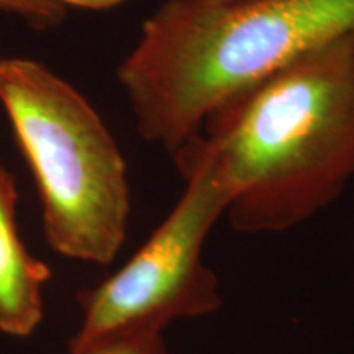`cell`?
Wrapping results in <instances>:
<instances>
[{
	"label": "cell",
	"instance_id": "9",
	"mask_svg": "<svg viewBox=\"0 0 354 354\" xmlns=\"http://www.w3.org/2000/svg\"><path fill=\"white\" fill-rule=\"evenodd\" d=\"M6 172H7V171H6V169H3V167H0V177H2L3 174H6Z\"/></svg>",
	"mask_w": 354,
	"mask_h": 354
},
{
	"label": "cell",
	"instance_id": "5",
	"mask_svg": "<svg viewBox=\"0 0 354 354\" xmlns=\"http://www.w3.org/2000/svg\"><path fill=\"white\" fill-rule=\"evenodd\" d=\"M17 184L0 177V331L13 338L33 335L44 317V286L51 269L28 253L17 227Z\"/></svg>",
	"mask_w": 354,
	"mask_h": 354
},
{
	"label": "cell",
	"instance_id": "6",
	"mask_svg": "<svg viewBox=\"0 0 354 354\" xmlns=\"http://www.w3.org/2000/svg\"><path fill=\"white\" fill-rule=\"evenodd\" d=\"M0 10L19 15L39 30L59 25L66 15V8L55 0H0Z\"/></svg>",
	"mask_w": 354,
	"mask_h": 354
},
{
	"label": "cell",
	"instance_id": "7",
	"mask_svg": "<svg viewBox=\"0 0 354 354\" xmlns=\"http://www.w3.org/2000/svg\"><path fill=\"white\" fill-rule=\"evenodd\" d=\"M77 354H169L165 335H140L113 339Z\"/></svg>",
	"mask_w": 354,
	"mask_h": 354
},
{
	"label": "cell",
	"instance_id": "3",
	"mask_svg": "<svg viewBox=\"0 0 354 354\" xmlns=\"http://www.w3.org/2000/svg\"><path fill=\"white\" fill-rule=\"evenodd\" d=\"M0 102L37 184L48 245L81 263H112L131 202L125 159L100 115L69 82L24 57H0Z\"/></svg>",
	"mask_w": 354,
	"mask_h": 354
},
{
	"label": "cell",
	"instance_id": "4",
	"mask_svg": "<svg viewBox=\"0 0 354 354\" xmlns=\"http://www.w3.org/2000/svg\"><path fill=\"white\" fill-rule=\"evenodd\" d=\"M172 158L185 183L183 196L117 272L77 292L82 317L69 354L128 336L165 335L172 322L214 315L223 305L203 248L227 215L228 183L198 135Z\"/></svg>",
	"mask_w": 354,
	"mask_h": 354
},
{
	"label": "cell",
	"instance_id": "10",
	"mask_svg": "<svg viewBox=\"0 0 354 354\" xmlns=\"http://www.w3.org/2000/svg\"><path fill=\"white\" fill-rule=\"evenodd\" d=\"M353 248H354V245H353Z\"/></svg>",
	"mask_w": 354,
	"mask_h": 354
},
{
	"label": "cell",
	"instance_id": "8",
	"mask_svg": "<svg viewBox=\"0 0 354 354\" xmlns=\"http://www.w3.org/2000/svg\"><path fill=\"white\" fill-rule=\"evenodd\" d=\"M56 3L63 6L64 8L71 7H79V8H87V10H105V8H112L115 6H120L125 0H55Z\"/></svg>",
	"mask_w": 354,
	"mask_h": 354
},
{
	"label": "cell",
	"instance_id": "1",
	"mask_svg": "<svg viewBox=\"0 0 354 354\" xmlns=\"http://www.w3.org/2000/svg\"><path fill=\"white\" fill-rule=\"evenodd\" d=\"M197 135L238 233L289 232L326 210L354 179V33L223 102Z\"/></svg>",
	"mask_w": 354,
	"mask_h": 354
},
{
	"label": "cell",
	"instance_id": "2",
	"mask_svg": "<svg viewBox=\"0 0 354 354\" xmlns=\"http://www.w3.org/2000/svg\"><path fill=\"white\" fill-rule=\"evenodd\" d=\"M354 33V0H166L118 68L141 138L172 154L207 117Z\"/></svg>",
	"mask_w": 354,
	"mask_h": 354
}]
</instances>
